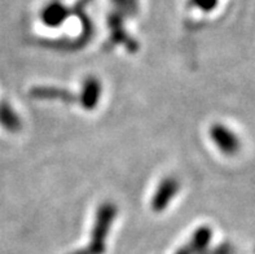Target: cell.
I'll list each match as a JSON object with an SVG mask.
<instances>
[{
  "label": "cell",
  "instance_id": "obj_1",
  "mask_svg": "<svg viewBox=\"0 0 255 254\" xmlns=\"http://www.w3.org/2000/svg\"><path fill=\"white\" fill-rule=\"evenodd\" d=\"M210 135L213 138L214 143L218 145L220 151L231 156L237 153L240 149V140L237 135H235L227 126L217 123L211 127Z\"/></svg>",
  "mask_w": 255,
  "mask_h": 254
},
{
  "label": "cell",
  "instance_id": "obj_2",
  "mask_svg": "<svg viewBox=\"0 0 255 254\" xmlns=\"http://www.w3.org/2000/svg\"><path fill=\"white\" fill-rule=\"evenodd\" d=\"M68 16L69 10L66 9V6L57 1L49 3L42 10V21L45 23V26H49V27L61 26Z\"/></svg>",
  "mask_w": 255,
  "mask_h": 254
},
{
  "label": "cell",
  "instance_id": "obj_4",
  "mask_svg": "<svg viewBox=\"0 0 255 254\" xmlns=\"http://www.w3.org/2000/svg\"><path fill=\"white\" fill-rule=\"evenodd\" d=\"M99 95H100V84L96 79L91 78L86 82L83 90V99L86 106H94L99 100Z\"/></svg>",
  "mask_w": 255,
  "mask_h": 254
},
{
  "label": "cell",
  "instance_id": "obj_6",
  "mask_svg": "<svg viewBox=\"0 0 255 254\" xmlns=\"http://www.w3.org/2000/svg\"><path fill=\"white\" fill-rule=\"evenodd\" d=\"M0 117L3 118V121L5 122V125H8V127H16L17 126V118L12 114L9 106H3V109L0 110Z\"/></svg>",
  "mask_w": 255,
  "mask_h": 254
},
{
  "label": "cell",
  "instance_id": "obj_5",
  "mask_svg": "<svg viewBox=\"0 0 255 254\" xmlns=\"http://www.w3.org/2000/svg\"><path fill=\"white\" fill-rule=\"evenodd\" d=\"M189 1L192 5L201 10H205V12L213 10L218 4V0H189Z\"/></svg>",
  "mask_w": 255,
  "mask_h": 254
},
{
  "label": "cell",
  "instance_id": "obj_3",
  "mask_svg": "<svg viewBox=\"0 0 255 254\" xmlns=\"http://www.w3.org/2000/svg\"><path fill=\"white\" fill-rule=\"evenodd\" d=\"M176 190H178V188H176V183L171 179H167V182H165V183L162 184V186L159 187L158 193L155 195V199H154L155 209L165 208V206L167 205L170 197L174 196Z\"/></svg>",
  "mask_w": 255,
  "mask_h": 254
}]
</instances>
